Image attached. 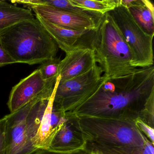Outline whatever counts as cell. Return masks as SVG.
<instances>
[{
	"label": "cell",
	"mask_w": 154,
	"mask_h": 154,
	"mask_svg": "<svg viewBox=\"0 0 154 154\" xmlns=\"http://www.w3.org/2000/svg\"><path fill=\"white\" fill-rule=\"evenodd\" d=\"M153 93L154 65L138 68L128 75L105 79L96 92L71 114L135 121Z\"/></svg>",
	"instance_id": "1"
},
{
	"label": "cell",
	"mask_w": 154,
	"mask_h": 154,
	"mask_svg": "<svg viewBox=\"0 0 154 154\" xmlns=\"http://www.w3.org/2000/svg\"><path fill=\"white\" fill-rule=\"evenodd\" d=\"M0 43L15 63L42 64L56 57L59 47L36 18L0 31Z\"/></svg>",
	"instance_id": "2"
},
{
	"label": "cell",
	"mask_w": 154,
	"mask_h": 154,
	"mask_svg": "<svg viewBox=\"0 0 154 154\" xmlns=\"http://www.w3.org/2000/svg\"><path fill=\"white\" fill-rule=\"evenodd\" d=\"M88 44L106 79L128 75L137 69L131 65L130 49L108 12L101 17L89 34Z\"/></svg>",
	"instance_id": "3"
},
{
	"label": "cell",
	"mask_w": 154,
	"mask_h": 154,
	"mask_svg": "<svg viewBox=\"0 0 154 154\" xmlns=\"http://www.w3.org/2000/svg\"><path fill=\"white\" fill-rule=\"evenodd\" d=\"M86 142V148L95 146H142L148 139L135 121L94 117H78Z\"/></svg>",
	"instance_id": "4"
},
{
	"label": "cell",
	"mask_w": 154,
	"mask_h": 154,
	"mask_svg": "<svg viewBox=\"0 0 154 154\" xmlns=\"http://www.w3.org/2000/svg\"><path fill=\"white\" fill-rule=\"evenodd\" d=\"M55 86L48 88L30 102L26 127L29 137L38 150L49 149L53 138L67 119V114L54 103Z\"/></svg>",
	"instance_id": "5"
},
{
	"label": "cell",
	"mask_w": 154,
	"mask_h": 154,
	"mask_svg": "<svg viewBox=\"0 0 154 154\" xmlns=\"http://www.w3.org/2000/svg\"><path fill=\"white\" fill-rule=\"evenodd\" d=\"M56 84L54 103L65 113H72L90 99L106 79L102 68L96 64L86 72Z\"/></svg>",
	"instance_id": "6"
},
{
	"label": "cell",
	"mask_w": 154,
	"mask_h": 154,
	"mask_svg": "<svg viewBox=\"0 0 154 154\" xmlns=\"http://www.w3.org/2000/svg\"><path fill=\"white\" fill-rule=\"evenodd\" d=\"M108 13L119 27L130 49L132 66L138 68L154 65L153 36L146 33L128 9L121 4Z\"/></svg>",
	"instance_id": "7"
},
{
	"label": "cell",
	"mask_w": 154,
	"mask_h": 154,
	"mask_svg": "<svg viewBox=\"0 0 154 154\" xmlns=\"http://www.w3.org/2000/svg\"><path fill=\"white\" fill-rule=\"evenodd\" d=\"M30 102L15 112L6 115L7 124L6 154H34L38 151L29 137L26 118Z\"/></svg>",
	"instance_id": "8"
},
{
	"label": "cell",
	"mask_w": 154,
	"mask_h": 154,
	"mask_svg": "<svg viewBox=\"0 0 154 154\" xmlns=\"http://www.w3.org/2000/svg\"><path fill=\"white\" fill-rule=\"evenodd\" d=\"M28 8L46 21L73 30H94L101 17L74 13L49 5H33Z\"/></svg>",
	"instance_id": "9"
},
{
	"label": "cell",
	"mask_w": 154,
	"mask_h": 154,
	"mask_svg": "<svg viewBox=\"0 0 154 154\" xmlns=\"http://www.w3.org/2000/svg\"><path fill=\"white\" fill-rule=\"evenodd\" d=\"M57 81H45L38 68L27 77L20 80L13 87L10 94L8 106L11 113L15 112L33 100L48 88L54 87Z\"/></svg>",
	"instance_id": "10"
},
{
	"label": "cell",
	"mask_w": 154,
	"mask_h": 154,
	"mask_svg": "<svg viewBox=\"0 0 154 154\" xmlns=\"http://www.w3.org/2000/svg\"><path fill=\"white\" fill-rule=\"evenodd\" d=\"M97 64L94 51L89 46H79L66 54L59 65V82H63L86 72Z\"/></svg>",
	"instance_id": "11"
},
{
	"label": "cell",
	"mask_w": 154,
	"mask_h": 154,
	"mask_svg": "<svg viewBox=\"0 0 154 154\" xmlns=\"http://www.w3.org/2000/svg\"><path fill=\"white\" fill-rule=\"evenodd\" d=\"M67 119L53 138L49 149L60 152H71L86 149L85 140L79 124V117L66 113Z\"/></svg>",
	"instance_id": "12"
},
{
	"label": "cell",
	"mask_w": 154,
	"mask_h": 154,
	"mask_svg": "<svg viewBox=\"0 0 154 154\" xmlns=\"http://www.w3.org/2000/svg\"><path fill=\"white\" fill-rule=\"evenodd\" d=\"M36 18L54 39L58 47L67 54L79 46H89L88 37L92 30H75L63 27L46 21L38 16Z\"/></svg>",
	"instance_id": "13"
},
{
	"label": "cell",
	"mask_w": 154,
	"mask_h": 154,
	"mask_svg": "<svg viewBox=\"0 0 154 154\" xmlns=\"http://www.w3.org/2000/svg\"><path fill=\"white\" fill-rule=\"evenodd\" d=\"M131 16L147 34L154 37V6L149 0H120Z\"/></svg>",
	"instance_id": "14"
},
{
	"label": "cell",
	"mask_w": 154,
	"mask_h": 154,
	"mask_svg": "<svg viewBox=\"0 0 154 154\" xmlns=\"http://www.w3.org/2000/svg\"><path fill=\"white\" fill-rule=\"evenodd\" d=\"M35 18L31 10L0 1V31L18 22Z\"/></svg>",
	"instance_id": "15"
},
{
	"label": "cell",
	"mask_w": 154,
	"mask_h": 154,
	"mask_svg": "<svg viewBox=\"0 0 154 154\" xmlns=\"http://www.w3.org/2000/svg\"><path fill=\"white\" fill-rule=\"evenodd\" d=\"M90 152L99 151L102 154H154V145L148 139L142 146L120 147L95 146L86 148Z\"/></svg>",
	"instance_id": "16"
},
{
	"label": "cell",
	"mask_w": 154,
	"mask_h": 154,
	"mask_svg": "<svg viewBox=\"0 0 154 154\" xmlns=\"http://www.w3.org/2000/svg\"><path fill=\"white\" fill-rule=\"evenodd\" d=\"M73 6L103 15L120 5V0H69Z\"/></svg>",
	"instance_id": "17"
},
{
	"label": "cell",
	"mask_w": 154,
	"mask_h": 154,
	"mask_svg": "<svg viewBox=\"0 0 154 154\" xmlns=\"http://www.w3.org/2000/svg\"><path fill=\"white\" fill-rule=\"evenodd\" d=\"M61 59L58 57L47 60L38 67L42 78L48 82H56L59 75V65Z\"/></svg>",
	"instance_id": "18"
},
{
	"label": "cell",
	"mask_w": 154,
	"mask_h": 154,
	"mask_svg": "<svg viewBox=\"0 0 154 154\" xmlns=\"http://www.w3.org/2000/svg\"><path fill=\"white\" fill-rule=\"evenodd\" d=\"M138 119L154 128V93L147 100Z\"/></svg>",
	"instance_id": "19"
},
{
	"label": "cell",
	"mask_w": 154,
	"mask_h": 154,
	"mask_svg": "<svg viewBox=\"0 0 154 154\" xmlns=\"http://www.w3.org/2000/svg\"><path fill=\"white\" fill-rule=\"evenodd\" d=\"M7 124L6 116L0 119V154H6Z\"/></svg>",
	"instance_id": "20"
},
{
	"label": "cell",
	"mask_w": 154,
	"mask_h": 154,
	"mask_svg": "<svg viewBox=\"0 0 154 154\" xmlns=\"http://www.w3.org/2000/svg\"><path fill=\"white\" fill-rule=\"evenodd\" d=\"M135 124L138 129L154 145V128L148 125L140 119L135 121Z\"/></svg>",
	"instance_id": "21"
},
{
	"label": "cell",
	"mask_w": 154,
	"mask_h": 154,
	"mask_svg": "<svg viewBox=\"0 0 154 154\" xmlns=\"http://www.w3.org/2000/svg\"><path fill=\"white\" fill-rule=\"evenodd\" d=\"M34 154H91V153L86 149L66 152L54 151L50 149H42L38 150Z\"/></svg>",
	"instance_id": "22"
},
{
	"label": "cell",
	"mask_w": 154,
	"mask_h": 154,
	"mask_svg": "<svg viewBox=\"0 0 154 154\" xmlns=\"http://www.w3.org/2000/svg\"><path fill=\"white\" fill-rule=\"evenodd\" d=\"M15 63L0 43V67Z\"/></svg>",
	"instance_id": "23"
},
{
	"label": "cell",
	"mask_w": 154,
	"mask_h": 154,
	"mask_svg": "<svg viewBox=\"0 0 154 154\" xmlns=\"http://www.w3.org/2000/svg\"><path fill=\"white\" fill-rule=\"evenodd\" d=\"M91 154H102V153L99 151H93L91 152Z\"/></svg>",
	"instance_id": "24"
}]
</instances>
